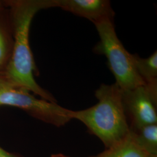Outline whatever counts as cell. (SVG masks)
<instances>
[{
    "mask_svg": "<svg viewBox=\"0 0 157 157\" xmlns=\"http://www.w3.org/2000/svg\"><path fill=\"white\" fill-rule=\"evenodd\" d=\"M6 7L4 1H1L0 0V11L5 9Z\"/></svg>",
    "mask_w": 157,
    "mask_h": 157,
    "instance_id": "cell-12",
    "label": "cell"
},
{
    "mask_svg": "<svg viewBox=\"0 0 157 157\" xmlns=\"http://www.w3.org/2000/svg\"><path fill=\"white\" fill-rule=\"evenodd\" d=\"M56 7L86 18L93 23L109 18L115 12L108 0H56Z\"/></svg>",
    "mask_w": 157,
    "mask_h": 157,
    "instance_id": "cell-6",
    "label": "cell"
},
{
    "mask_svg": "<svg viewBox=\"0 0 157 157\" xmlns=\"http://www.w3.org/2000/svg\"><path fill=\"white\" fill-rule=\"evenodd\" d=\"M11 21L13 47L10 63L3 76L12 84L33 93L41 98L56 102L34 78L38 71L29 44V32L34 15L41 10L56 7V0H6Z\"/></svg>",
    "mask_w": 157,
    "mask_h": 157,
    "instance_id": "cell-1",
    "label": "cell"
},
{
    "mask_svg": "<svg viewBox=\"0 0 157 157\" xmlns=\"http://www.w3.org/2000/svg\"><path fill=\"white\" fill-rule=\"evenodd\" d=\"M138 144L148 154L157 157V125L152 124L130 129Z\"/></svg>",
    "mask_w": 157,
    "mask_h": 157,
    "instance_id": "cell-9",
    "label": "cell"
},
{
    "mask_svg": "<svg viewBox=\"0 0 157 157\" xmlns=\"http://www.w3.org/2000/svg\"><path fill=\"white\" fill-rule=\"evenodd\" d=\"M16 107L32 117L56 126H62L73 119V111L56 102L39 99L30 91L12 84L0 76V106Z\"/></svg>",
    "mask_w": 157,
    "mask_h": 157,
    "instance_id": "cell-4",
    "label": "cell"
},
{
    "mask_svg": "<svg viewBox=\"0 0 157 157\" xmlns=\"http://www.w3.org/2000/svg\"><path fill=\"white\" fill-rule=\"evenodd\" d=\"M95 96L98 103L86 109L73 111V119L82 122L109 148L130 132L122 90L115 83L102 84L95 91Z\"/></svg>",
    "mask_w": 157,
    "mask_h": 157,
    "instance_id": "cell-2",
    "label": "cell"
},
{
    "mask_svg": "<svg viewBox=\"0 0 157 157\" xmlns=\"http://www.w3.org/2000/svg\"><path fill=\"white\" fill-rule=\"evenodd\" d=\"M122 98L133 128L157 124V83H144L132 90H122Z\"/></svg>",
    "mask_w": 157,
    "mask_h": 157,
    "instance_id": "cell-5",
    "label": "cell"
},
{
    "mask_svg": "<svg viewBox=\"0 0 157 157\" xmlns=\"http://www.w3.org/2000/svg\"><path fill=\"white\" fill-rule=\"evenodd\" d=\"M93 157H155L146 152L138 144L132 131L122 140L112 145L100 154Z\"/></svg>",
    "mask_w": 157,
    "mask_h": 157,
    "instance_id": "cell-8",
    "label": "cell"
},
{
    "mask_svg": "<svg viewBox=\"0 0 157 157\" xmlns=\"http://www.w3.org/2000/svg\"><path fill=\"white\" fill-rule=\"evenodd\" d=\"M51 157H69L67 155H65L62 154H53L52 155Z\"/></svg>",
    "mask_w": 157,
    "mask_h": 157,
    "instance_id": "cell-13",
    "label": "cell"
},
{
    "mask_svg": "<svg viewBox=\"0 0 157 157\" xmlns=\"http://www.w3.org/2000/svg\"><path fill=\"white\" fill-rule=\"evenodd\" d=\"M94 24L100 39L94 51L106 56L108 67L116 80L115 84L122 90H132L144 84L135 68L132 54L118 39L113 19L105 18Z\"/></svg>",
    "mask_w": 157,
    "mask_h": 157,
    "instance_id": "cell-3",
    "label": "cell"
},
{
    "mask_svg": "<svg viewBox=\"0 0 157 157\" xmlns=\"http://www.w3.org/2000/svg\"><path fill=\"white\" fill-rule=\"evenodd\" d=\"M135 68L145 84L157 83V52L147 58L132 54Z\"/></svg>",
    "mask_w": 157,
    "mask_h": 157,
    "instance_id": "cell-10",
    "label": "cell"
},
{
    "mask_svg": "<svg viewBox=\"0 0 157 157\" xmlns=\"http://www.w3.org/2000/svg\"><path fill=\"white\" fill-rule=\"evenodd\" d=\"M13 47L11 21L8 8L0 11V76H3L10 63Z\"/></svg>",
    "mask_w": 157,
    "mask_h": 157,
    "instance_id": "cell-7",
    "label": "cell"
},
{
    "mask_svg": "<svg viewBox=\"0 0 157 157\" xmlns=\"http://www.w3.org/2000/svg\"><path fill=\"white\" fill-rule=\"evenodd\" d=\"M0 157H23L17 154L7 151L0 146Z\"/></svg>",
    "mask_w": 157,
    "mask_h": 157,
    "instance_id": "cell-11",
    "label": "cell"
}]
</instances>
